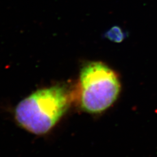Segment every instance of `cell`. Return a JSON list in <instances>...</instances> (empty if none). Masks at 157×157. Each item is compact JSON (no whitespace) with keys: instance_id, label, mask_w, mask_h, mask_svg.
<instances>
[{"instance_id":"6da1fadb","label":"cell","mask_w":157,"mask_h":157,"mask_svg":"<svg viewBox=\"0 0 157 157\" xmlns=\"http://www.w3.org/2000/svg\"><path fill=\"white\" fill-rule=\"evenodd\" d=\"M71 95L65 86H54L37 90L21 101L15 118L23 129L36 135H45L67 112Z\"/></svg>"},{"instance_id":"3957f363","label":"cell","mask_w":157,"mask_h":157,"mask_svg":"<svg viewBox=\"0 0 157 157\" xmlns=\"http://www.w3.org/2000/svg\"><path fill=\"white\" fill-rule=\"evenodd\" d=\"M126 34L119 26H113L105 33V37L114 43H119L124 41Z\"/></svg>"},{"instance_id":"7a4b0ae2","label":"cell","mask_w":157,"mask_h":157,"mask_svg":"<svg viewBox=\"0 0 157 157\" xmlns=\"http://www.w3.org/2000/svg\"><path fill=\"white\" fill-rule=\"evenodd\" d=\"M121 83L117 74L105 63L91 62L82 67L79 78V104L85 112L105 111L118 98Z\"/></svg>"}]
</instances>
